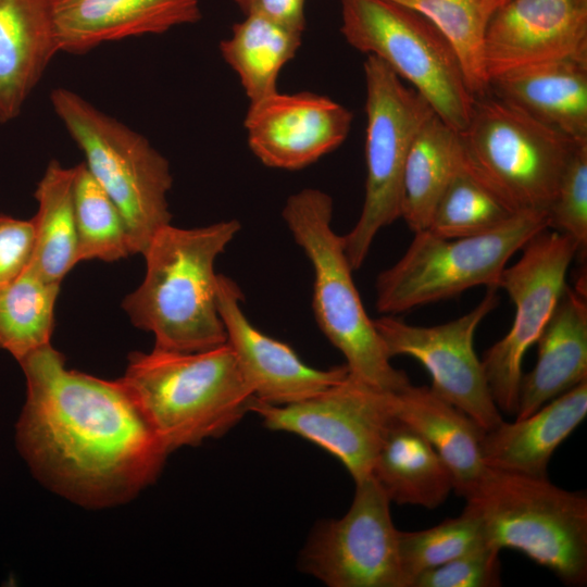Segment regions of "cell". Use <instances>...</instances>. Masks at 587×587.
<instances>
[{"instance_id": "obj_1", "label": "cell", "mask_w": 587, "mask_h": 587, "mask_svg": "<svg viewBox=\"0 0 587 587\" xmlns=\"http://www.w3.org/2000/svg\"><path fill=\"white\" fill-rule=\"evenodd\" d=\"M18 362L27 397L16 441L46 486L102 508L128 500L157 478L170 452L121 379L67 369L51 344Z\"/></svg>"}, {"instance_id": "obj_2", "label": "cell", "mask_w": 587, "mask_h": 587, "mask_svg": "<svg viewBox=\"0 0 587 587\" xmlns=\"http://www.w3.org/2000/svg\"><path fill=\"white\" fill-rule=\"evenodd\" d=\"M237 220L203 227H162L142 254L146 275L123 300L135 326L155 349L196 352L227 341L216 300V258L240 230Z\"/></svg>"}, {"instance_id": "obj_3", "label": "cell", "mask_w": 587, "mask_h": 587, "mask_svg": "<svg viewBox=\"0 0 587 587\" xmlns=\"http://www.w3.org/2000/svg\"><path fill=\"white\" fill-rule=\"evenodd\" d=\"M120 379L168 452L223 436L254 398L227 342L196 352H134Z\"/></svg>"}, {"instance_id": "obj_4", "label": "cell", "mask_w": 587, "mask_h": 587, "mask_svg": "<svg viewBox=\"0 0 587 587\" xmlns=\"http://www.w3.org/2000/svg\"><path fill=\"white\" fill-rule=\"evenodd\" d=\"M283 217L313 266L312 308L319 327L345 357L349 375L384 391L411 385L407 374L391 365L363 307L342 236L332 227V198L320 189H302L287 199Z\"/></svg>"}, {"instance_id": "obj_5", "label": "cell", "mask_w": 587, "mask_h": 587, "mask_svg": "<svg viewBox=\"0 0 587 587\" xmlns=\"http://www.w3.org/2000/svg\"><path fill=\"white\" fill-rule=\"evenodd\" d=\"M487 545L514 549L564 584L587 582V497L534 477L489 469L466 499Z\"/></svg>"}, {"instance_id": "obj_6", "label": "cell", "mask_w": 587, "mask_h": 587, "mask_svg": "<svg viewBox=\"0 0 587 587\" xmlns=\"http://www.w3.org/2000/svg\"><path fill=\"white\" fill-rule=\"evenodd\" d=\"M50 99L88 171L123 215L132 253L143 254L154 235L171 224L168 161L143 136L74 91L57 88Z\"/></svg>"}, {"instance_id": "obj_7", "label": "cell", "mask_w": 587, "mask_h": 587, "mask_svg": "<svg viewBox=\"0 0 587 587\" xmlns=\"http://www.w3.org/2000/svg\"><path fill=\"white\" fill-rule=\"evenodd\" d=\"M549 228L546 212L515 213L496 229L471 237L414 233L403 255L376 279V309L385 315L455 297L477 286L497 288L510 258Z\"/></svg>"}, {"instance_id": "obj_8", "label": "cell", "mask_w": 587, "mask_h": 587, "mask_svg": "<svg viewBox=\"0 0 587 587\" xmlns=\"http://www.w3.org/2000/svg\"><path fill=\"white\" fill-rule=\"evenodd\" d=\"M460 136L465 166L514 212L547 213L580 143L490 92L475 99Z\"/></svg>"}, {"instance_id": "obj_9", "label": "cell", "mask_w": 587, "mask_h": 587, "mask_svg": "<svg viewBox=\"0 0 587 587\" xmlns=\"http://www.w3.org/2000/svg\"><path fill=\"white\" fill-rule=\"evenodd\" d=\"M340 32L354 49L384 61L446 124L462 133L472 95L453 48L419 12L391 0H340Z\"/></svg>"}, {"instance_id": "obj_10", "label": "cell", "mask_w": 587, "mask_h": 587, "mask_svg": "<svg viewBox=\"0 0 587 587\" xmlns=\"http://www.w3.org/2000/svg\"><path fill=\"white\" fill-rule=\"evenodd\" d=\"M365 195L359 220L342 236L346 255L358 270L365 261L377 233L401 217L402 177L405 161L419 130L435 112L413 87L402 83L384 61L367 55Z\"/></svg>"}, {"instance_id": "obj_11", "label": "cell", "mask_w": 587, "mask_h": 587, "mask_svg": "<svg viewBox=\"0 0 587 587\" xmlns=\"http://www.w3.org/2000/svg\"><path fill=\"white\" fill-rule=\"evenodd\" d=\"M521 250V258L505 266L498 285L514 304L512 326L482 360L494 401L509 414L517 411L525 353L550 320L578 251L570 236L550 228L536 234Z\"/></svg>"}, {"instance_id": "obj_12", "label": "cell", "mask_w": 587, "mask_h": 587, "mask_svg": "<svg viewBox=\"0 0 587 587\" xmlns=\"http://www.w3.org/2000/svg\"><path fill=\"white\" fill-rule=\"evenodd\" d=\"M354 483L348 512L312 532L301 569L329 587H409L390 500L371 475Z\"/></svg>"}, {"instance_id": "obj_13", "label": "cell", "mask_w": 587, "mask_h": 587, "mask_svg": "<svg viewBox=\"0 0 587 587\" xmlns=\"http://www.w3.org/2000/svg\"><path fill=\"white\" fill-rule=\"evenodd\" d=\"M391 391L348 375L299 402L273 405L253 398L250 411L270 429L296 434L336 457L354 482L371 475L374 459L394 420Z\"/></svg>"}, {"instance_id": "obj_14", "label": "cell", "mask_w": 587, "mask_h": 587, "mask_svg": "<svg viewBox=\"0 0 587 587\" xmlns=\"http://www.w3.org/2000/svg\"><path fill=\"white\" fill-rule=\"evenodd\" d=\"M498 302L497 288H488L474 309L444 324L417 326L390 315L373 320L388 355H408L419 361L430 375L429 388L484 430L503 420L475 353L474 335Z\"/></svg>"}, {"instance_id": "obj_15", "label": "cell", "mask_w": 587, "mask_h": 587, "mask_svg": "<svg viewBox=\"0 0 587 587\" xmlns=\"http://www.w3.org/2000/svg\"><path fill=\"white\" fill-rule=\"evenodd\" d=\"M351 122V112L328 97L277 91L250 103L243 126L249 148L264 165L292 171L337 149Z\"/></svg>"}, {"instance_id": "obj_16", "label": "cell", "mask_w": 587, "mask_h": 587, "mask_svg": "<svg viewBox=\"0 0 587 587\" xmlns=\"http://www.w3.org/2000/svg\"><path fill=\"white\" fill-rule=\"evenodd\" d=\"M490 78L513 68L560 59L587 61V0H508L485 36Z\"/></svg>"}, {"instance_id": "obj_17", "label": "cell", "mask_w": 587, "mask_h": 587, "mask_svg": "<svg viewBox=\"0 0 587 587\" xmlns=\"http://www.w3.org/2000/svg\"><path fill=\"white\" fill-rule=\"evenodd\" d=\"M237 284L217 274L216 300L227 344L254 398L285 405L315 396L349 375L347 365L319 370L305 364L287 344L254 327L241 307Z\"/></svg>"}, {"instance_id": "obj_18", "label": "cell", "mask_w": 587, "mask_h": 587, "mask_svg": "<svg viewBox=\"0 0 587 587\" xmlns=\"http://www.w3.org/2000/svg\"><path fill=\"white\" fill-rule=\"evenodd\" d=\"M59 51L85 53L128 37L162 34L201 17L199 0H51Z\"/></svg>"}, {"instance_id": "obj_19", "label": "cell", "mask_w": 587, "mask_h": 587, "mask_svg": "<svg viewBox=\"0 0 587 587\" xmlns=\"http://www.w3.org/2000/svg\"><path fill=\"white\" fill-rule=\"evenodd\" d=\"M489 92L576 142L587 141V61L560 59L489 79Z\"/></svg>"}, {"instance_id": "obj_20", "label": "cell", "mask_w": 587, "mask_h": 587, "mask_svg": "<svg viewBox=\"0 0 587 587\" xmlns=\"http://www.w3.org/2000/svg\"><path fill=\"white\" fill-rule=\"evenodd\" d=\"M587 414V380L550 400L513 423L502 421L485 430L482 455L492 470L547 477L555 449Z\"/></svg>"}, {"instance_id": "obj_21", "label": "cell", "mask_w": 587, "mask_h": 587, "mask_svg": "<svg viewBox=\"0 0 587 587\" xmlns=\"http://www.w3.org/2000/svg\"><path fill=\"white\" fill-rule=\"evenodd\" d=\"M396 419L420 433L448 466L453 490L467 499L489 472L482 455L485 430L429 387L409 385L391 394Z\"/></svg>"}, {"instance_id": "obj_22", "label": "cell", "mask_w": 587, "mask_h": 587, "mask_svg": "<svg viewBox=\"0 0 587 587\" xmlns=\"http://www.w3.org/2000/svg\"><path fill=\"white\" fill-rule=\"evenodd\" d=\"M536 345L537 362L521 379L516 419L587 380L585 294L565 287Z\"/></svg>"}, {"instance_id": "obj_23", "label": "cell", "mask_w": 587, "mask_h": 587, "mask_svg": "<svg viewBox=\"0 0 587 587\" xmlns=\"http://www.w3.org/2000/svg\"><path fill=\"white\" fill-rule=\"evenodd\" d=\"M57 52L51 0H0V123L20 114Z\"/></svg>"}, {"instance_id": "obj_24", "label": "cell", "mask_w": 587, "mask_h": 587, "mask_svg": "<svg viewBox=\"0 0 587 587\" xmlns=\"http://www.w3.org/2000/svg\"><path fill=\"white\" fill-rule=\"evenodd\" d=\"M371 476L398 504L434 509L453 490L452 475L432 445L396 417L385 433Z\"/></svg>"}, {"instance_id": "obj_25", "label": "cell", "mask_w": 587, "mask_h": 587, "mask_svg": "<svg viewBox=\"0 0 587 587\" xmlns=\"http://www.w3.org/2000/svg\"><path fill=\"white\" fill-rule=\"evenodd\" d=\"M463 160L460 133L434 114L414 138L403 171L401 217L413 233L428 228L441 193Z\"/></svg>"}, {"instance_id": "obj_26", "label": "cell", "mask_w": 587, "mask_h": 587, "mask_svg": "<svg viewBox=\"0 0 587 587\" xmlns=\"http://www.w3.org/2000/svg\"><path fill=\"white\" fill-rule=\"evenodd\" d=\"M303 32L261 15H245L220 43L224 61L237 74L250 101L277 92L282 68L296 54Z\"/></svg>"}, {"instance_id": "obj_27", "label": "cell", "mask_w": 587, "mask_h": 587, "mask_svg": "<svg viewBox=\"0 0 587 587\" xmlns=\"http://www.w3.org/2000/svg\"><path fill=\"white\" fill-rule=\"evenodd\" d=\"M75 170L51 161L38 183L32 267L46 280L61 284L77 262L74 210Z\"/></svg>"}, {"instance_id": "obj_28", "label": "cell", "mask_w": 587, "mask_h": 587, "mask_svg": "<svg viewBox=\"0 0 587 587\" xmlns=\"http://www.w3.org/2000/svg\"><path fill=\"white\" fill-rule=\"evenodd\" d=\"M432 22L453 48L475 98L489 92L484 46L488 24L508 0H391Z\"/></svg>"}, {"instance_id": "obj_29", "label": "cell", "mask_w": 587, "mask_h": 587, "mask_svg": "<svg viewBox=\"0 0 587 587\" xmlns=\"http://www.w3.org/2000/svg\"><path fill=\"white\" fill-rule=\"evenodd\" d=\"M60 284L42 278L29 264L0 291V349L17 361L50 344Z\"/></svg>"}, {"instance_id": "obj_30", "label": "cell", "mask_w": 587, "mask_h": 587, "mask_svg": "<svg viewBox=\"0 0 587 587\" xmlns=\"http://www.w3.org/2000/svg\"><path fill=\"white\" fill-rule=\"evenodd\" d=\"M74 210L77 262L118 261L132 253L128 229L116 204L85 163L74 167Z\"/></svg>"}, {"instance_id": "obj_31", "label": "cell", "mask_w": 587, "mask_h": 587, "mask_svg": "<svg viewBox=\"0 0 587 587\" xmlns=\"http://www.w3.org/2000/svg\"><path fill=\"white\" fill-rule=\"evenodd\" d=\"M515 213L463 160L441 193L427 229L442 238L477 236L496 229Z\"/></svg>"}, {"instance_id": "obj_32", "label": "cell", "mask_w": 587, "mask_h": 587, "mask_svg": "<svg viewBox=\"0 0 587 587\" xmlns=\"http://www.w3.org/2000/svg\"><path fill=\"white\" fill-rule=\"evenodd\" d=\"M485 544L482 523L466 505L459 516L447 519L434 527L417 532L399 530L400 564L409 587L416 575Z\"/></svg>"}, {"instance_id": "obj_33", "label": "cell", "mask_w": 587, "mask_h": 587, "mask_svg": "<svg viewBox=\"0 0 587 587\" xmlns=\"http://www.w3.org/2000/svg\"><path fill=\"white\" fill-rule=\"evenodd\" d=\"M549 228L570 236L577 255L587 250V142L577 143L547 211Z\"/></svg>"}, {"instance_id": "obj_34", "label": "cell", "mask_w": 587, "mask_h": 587, "mask_svg": "<svg viewBox=\"0 0 587 587\" xmlns=\"http://www.w3.org/2000/svg\"><path fill=\"white\" fill-rule=\"evenodd\" d=\"M499 552L487 544L416 575L411 587H497L501 585Z\"/></svg>"}, {"instance_id": "obj_35", "label": "cell", "mask_w": 587, "mask_h": 587, "mask_svg": "<svg viewBox=\"0 0 587 587\" xmlns=\"http://www.w3.org/2000/svg\"><path fill=\"white\" fill-rule=\"evenodd\" d=\"M34 250L32 220L0 215V291L29 265Z\"/></svg>"}, {"instance_id": "obj_36", "label": "cell", "mask_w": 587, "mask_h": 587, "mask_svg": "<svg viewBox=\"0 0 587 587\" xmlns=\"http://www.w3.org/2000/svg\"><path fill=\"white\" fill-rule=\"evenodd\" d=\"M245 15H261L299 32L304 30L305 0H235Z\"/></svg>"}]
</instances>
